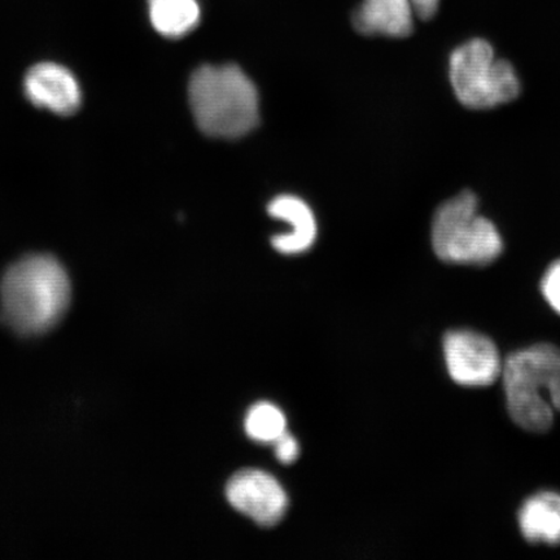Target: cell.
I'll list each match as a JSON object with an SVG mask.
<instances>
[{
	"instance_id": "6da1fadb",
	"label": "cell",
	"mask_w": 560,
	"mask_h": 560,
	"mask_svg": "<svg viewBox=\"0 0 560 560\" xmlns=\"http://www.w3.org/2000/svg\"><path fill=\"white\" fill-rule=\"evenodd\" d=\"M72 285L62 265L46 255L13 264L0 283V322L21 336L48 332L65 317Z\"/></svg>"
},
{
	"instance_id": "7a4b0ae2",
	"label": "cell",
	"mask_w": 560,
	"mask_h": 560,
	"mask_svg": "<svg viewBox=\"0 0 560 560\" xmlns=\"http://www.w3.org/2000/svg\"><path fill=\"white\" fill-rule=\"evenodd\" d=\"M196 125L208 137L236 139L260 120L255 83L234 65L196 69L188 85Z\"/></svg>"
},
{
	"instance_id": "3957f363",
	"label": "cell",
	"mask_w": 560,
	"mask_h": 560,
	"mask_svg": "<svg viewBox=\"0 0 560 560\" xmlns=\"http://www.w3.org/2000/svg\"><path fill=\"white\" fill-rule=\"evenodd\" d=\"M501 377L513 422L530 433L550 431L560 412V348L544 342L516 350Z\"/></svg>"
},
{
	"instance_id": "277c9868",
	"label": "cell",
	"mask_w": 560,
	"mask_h": 560,
	"mask_svg": "<svg viewBox=\"0 0 560 560\" xmlns=\"http://www.w3.org/2000/svg\"><path fill=\"white\" fill-rule=\"evenodd\" d=\"M432 247L446 264L487 266L501 256L503 242L494 223L479 213L478 196L465 190L438 208Z\"/></svg>"
},
{
	"instance_id": "5b68a950",
	"label": "cell",
	"mask_w": 560,
	"mask_h": 560,
	"mask_svg": "<svg viewBox=\"0 0 560 560\" xmlns=\"http://www.w3.org/2000/svg\"><path fill=\"white\" fill-rule=\"evenodd\" d=\"M455 96L470 109H489L516 100L521 81L509 61L495 59L492 45L475 38L455 48L450 59Z\"/></svg>"
},
{
	"instance_id": "8992f818",
	"label": "cell",
	"mask_w": 560,
	"mask_h": 560,
	"mask_svg": "<svg viewBox=\"0 0 560 560\" xmlns=\"http://www.w3.org/2000/svg\"><path fill=\"white\" fill-rule=\"evenodd\" d=\"M443 352L447 374L462 387H489L502 375L500 350L487 335L467 328L447 331Z\"/></svg>"
},
{
	"instance_id": "52a82bcc",
	"label": "cell",
	"mask_w": 560,
	"mask_h": 560,
	"mask_svg": "<svg viewBox=\"0 0 560 560\" xmlns=\"http://www.w3.org/2000/svg\"><path fill=\"white\" fill-rule=\"evenodd\" d=\"M230 505L262 527L276 525L289 508V497L279 481L268 472L243 470L226 487Z\"/></svg>"
},
{
	"instance_id": "ba28073f",
	"label": "cell",
	"mask_w": 560,
	"mask_h": 560,
	"mask_svg": "<svg viewBox=\"0 0 560 560\" xmlns=\"http://www.w3.org/2000/svg\"><path fill=\"white\" fill-rule=\"evenodd\" d=\"M27 100L59 115L74 114L82 101L81 89L69 70L55 62H39L25 75Z\"/></svg>"
},
{
	"instance_id": "9c48e42d",
	"label": "cell",
	"mask_w": 560,
	"mask_h": 560,
	"mask_svg": "<svg viewBox=\"0 0 560 560\" xmlns=\"http://www.w3.org/2000/svg\"><path fill=\"white\" fill-rule=\"evenodd\" d=\"M416 16L411 0H362L353 25L363 35L406 38L415 32Z\"/></svg>"
},
{
	"instance_id": "30bf717a",
	"label": "cell",
	"mask_w": 560,
	"mask_h": 560,
	"mask_svg": "<svg viewBox=\"0 0 560 560\" xmlns=\"http://www.w3.org/2000/svg\"><path fill=\"white\" fill-rule=\"evenodd\" d=\"M269 214L292 225L289 234L272 237V245L283 255H300L310 249L317 237L313 210L296 196H278L269 205Z\"/></svg>"
},
{
	"instance_id": "8fae6325",
	"label": "cell",
	"mask_w": 560,
	"mask_h": 560,
	"mask_svg": "<svg viewBox=\"0 0 560 560\" xmlns=\"http://www.w3.org/2000/svg\"><path fill=\"white\" fill-rule=\"evenodd\" d=\"M517 523L525 541L560 545V494L540 492L530 495L517 514Z\"/></svg>"
},
{
	"instance_id": "7c38bea8",
	"label": "cell",
	"mask_w": 560,
	"mask_h": 560,
	"mask_svg": "<svg viewBox=\"0 0 560 560\" xmlns=\"http://www.w3.org/2000/svg\"><path fill=\"white\" fill-rule=\"evenodd\" d=\"M149 11L152 26L170 39L186 37L201 19L199 0H149Z\"/></svg>"
},
{
	"instance_id": "4fadbf2b",
	"label": "cell",
	"mask_w": 560,
	"mask_h": 560,
	"mask_svg": "<svg viewBox=\"0 0 560 560\" xmlns=\"http://www.w3.org/2000/svg\"><path fill=\"white\" fill-rule=\"evenodd\" d=\"M247 435L261 444H275L287 432V419L278 406L258 402L248 411L244 420Z\"/></svg>"
},
{
	"instance_id": "5bb4252c",
	"label": "cell",
	"mask_w": 560,
	"mask_h": 560,
	"mask_svg": "<svg viewBox=\"0 0 560 560\" xmlns=\"http://www.w3.org/2000/svg\"><path fill=\"white\" fill-rule=\"evenodd\" d=\"M541 293L551 310L560 315V260L546 270L541 279Z\"/></svg>"
},
{
	"instance_id": "9a60e30c",
	"label": "cell",
	"mask_w": 560,
	"mask_h": 560,
	"mask_svg": "<svg viewBox=\"0 0 560 560\" xmlns=\"http://www.w3.org/2000/svg\"><path fill=\"white\" fill-rule=\"evenodd\" d=\"M276 455L279 462L283 465H291L295 462L300 454V446L298 440L290 435L289 432H284L276 443Z\"/></svg>"
},
{
	"instance_id": "2e32d148",
	"label": "cell",
	"mask_w": 560,
	"mask_h": 560,
	"mask_svg": "<svg viewBox=\"0 0 560 560\" xmlns=\"http://www.w3.org/2000/svg\"><path fill=\"white\" fill-rule=\"evenodd\" d=\"M417 16L422 20H430L436 15L440 0H411Z\"/></svg>"
}]
</instances>
